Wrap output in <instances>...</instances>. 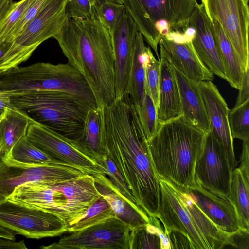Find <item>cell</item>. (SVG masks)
I'll return each instance as SVG.
<instances>
[{"label": "cell", "instance_id": "6da1fadb", "mask_svg": "<svg viewBox=\"0 0 249 249\" xmlns=\"http://www.w3.org/2000/svg\"><path fill=\"white\" fill-rule=\"evenodd\" d=\"M102 144L123 177L137 205L157 217L160 187L150 157L147 138L135 105L127 94L103 108Z\"/></svg>", "mask_w": 249, "mask_h": 249}, {"label": "cell", "instance_id": "7a4b0ae2", "mask_svg": "<svg viewBox=\"0 0 249 249\" xmlns=\"http://www.w3.org/2000/svg\"><path fill=\"white\" fill-rule=\"evenodd\" d=\"M68 63L89 84L97 107L116 99L115 58L110 31L95 18H67L55 36Z\"/></svg>", "mask_w": 249, "mask_h": 249}, {"label": "cell", "instance_id": "3957f363", "mask_svg": "<svg viewBox=\"0 0 249 249\" xmlns=\"http://www.w3.org/2000/svg\"><path fill=\"white\" fill-rule=\"evenodd\" d=\"M206 134L187 123L182 116L159 125L147 140L157 176L177 186H196L195 166Z\"/></svg>", "mask_w": 249, "mask_h": 249}, {"label": "cell", "instance_id": "277c9868", "mask_svg": "<svg viewBox=\"0 0 249 249\" xmlns=\"http://www.w3.org/2000/svg\"><path fill=\"white\" fill-rule=\"evenodd\" d=\"M101 196L94 177L86 174L55 184L27 182L16 187L7 200L53 213L67 224L83 213Z\"/></svg>", "mask_w": 249, "mask_h": 249}, {"label": "cell", "instance_id": "5b68a950", "mask_svg": "<svg viewBox=\"0 0 249 249\" xmlns=\"http://www.w3.org/2000/svg\"><path fill=\"white\" fill-rule=\"evenodd\" d=\"M11 101L34 121L71 140L81 136L89 110L96 107L77 96L55 90L12 91Z\"/></svg>", "mask_w": 249, "mask_h": 249}, {"label": "cell", "instance_id": "8992f818", "mask_svg": "<svg viewBox=\"0 0 249 249\" xmlns=\"http://www.w3.org/2000/svg\"><path fill=\"white\" fill-rule=\"evenodd\" d=\"M124 5L158 59L160 40L184 33L198 4L196 0H116Z\"/></svg>", "mask_w": 249, "mask_h": 249}, {"label": "cell", "instance_id": "52a82bcc", "mask_svg": "<svg viewBox=\"0 0 249 249\" xmlns=\"http://www.w3.org/2000/svg\"><path fill=\"white\" fill-rule=\"evenodd\" d=\"M59 91L81 98L96 106L92 91L84 77L69 64L38 62L17 66L0 74V90Z\"/></svg>", "mask_w": 249, "mask_h": 249}, {"label": "cell", "instance_id": "ba28073f", "mask_svg": "<svg viewBox=\"0 0 249 249\" xmlns=\"http://www.w3.org/2000/svg\"><path fill=\"white\" fill-rule=\"evenodd\" d=\"M67 0H47L0 61V74L27 60L44 41L56 36L67 18Z\"/></svg>", "mask_w": 249, "mask_h": 249}, {"label": "cell", "instance_id": "9c48e42d", "mask_svg": "<svg viewBox=\"0 0 249 249\" xmlns=\"http://www.w3.org/2000/svg\"><path fill=\"white\" fill-rule=\"evenodd\" d=\"M210 20H216L229 40L243 71L249 69L248 0H201Z\"/></svg>", "mask_w": 249, "mask_h": 249}, {"label": "cell", "instance_id": "30bf717a", "mask_svg": "<svg viewBox=\"0 0 249 249\" xmlns=\"http://www.w3.org/2000/svg\"><path fill=\"white\" fill-rule=\"evenodd\" d=\"M132 229L117 216L83 230L69 232L43 249H130Z\"/></svg>", "mask_w": 249, "mask_h": 249}, {"label": "cell", "instance_id": "8fae6325", "mask_svg": "<svg viewBox=\"0 0 249 249\" xmlns=\"http://www.w3.org/2000/svg\"><path fill=\"white\" fill-rule=\"evenodd\" d=\"M0 226L32 239L58 236L67 232L66 223L57 215L8 200L0 204Z\"/></svg>", "mask_w": 249, "mask_h": 249}, {"label": "cell", "instance_id": "7c38bea8", "mask_svg": "<svg viewBox=\"0 0 249 249\" xmlns=\"http://www.w3.org/2000/svg\"><path fill=\"white\" fill-rule=\"evenodd\" d=\"M86 174L75 168L62 165L25 166L14 160L10 153L0 160V204L7 200L16 187L25 182L40 181L55 184Z\"/></svg>", "mask_w": 249, "mask_h": 249}, {"label": "cell", "instance_id": "4fadbf2b", "mask_svg": "<svg viewBox=\"0 0 249 249\" xmlns=\"http://www.w3.org/2000/svg\"><path fill=\"white\" fill-rule=\"evenodd\" d=\"M26 136L37 148L69 166L91 175L98 173L107 175L106 169L76 147L72 140L44 125L34 121Z\"/></svg>", "mask_w": 249, "mask_h": 249}, {"label": "cell", "instance_id": "5bb4252c", "mask_svg": "<svg viewBox=\"0 0 249 249\" xmlns=\"http://www.w3.org/2000/svg\"><path fill=\"white\" fill-rule=\"evenodd\" d=\"M232 170L218 142L210 132L206 133L195 166L196 182L212 193L228 198Z\"/></svg>", "mask_w": 249, "mask_h": 249}, {"label": "cell", "instance_id": "9a60e30c", "mask_svg": "<svg viewBox=\"0 0 249 249\" xmlns=\"http://www.w3.org/2000/svg\"><path fill=\"white\" fill-rule=\"evenodd\" d=\"M160 199L157 217L163 225L164 231H178L187 236L194 249H211L205 237L198 229L170 182L158 177Z\"/></svg>", "mask_w": 249, "mask_h": 249}, {"label": "cell", "instance_id": "2e32d148", "mask_svg": "<svg viewBox=\"0 0 249 249\" xmlns=\"http://www.w3.org/2000/svg\"><path fill=\"white\" fill-rule=\"evenodd\" d=\"M198 86L205 104L210 132L220 145L231 168L233 170L236 167L237 162L229 125L228 105L212 81L201 82Z\"/></svg>", "mask_w": 249, "mask_h": 249}, {"label": "cell", "instance_id": "e0dca14e", "mask_svg": "<svg viewBox=\"0 0 249 249\" xmlns=\"http://www.w3.org/2000/svg\"><path fill=\"white\" fill-rule=\"evenodd\" d=\"M137 27L125 10L111 32L115 58L116 98L122 97L127 84L134 57Z\"/></svg>", "mask_w": 249, "mask_h": 249}, {"label": "cell", "instance_id": "ac0fdd59", "mask_svg": "<svg viewBox=\"0 0 249 249\" xmlns=\"http://www.w3.org/2000/svg\"><path fill=\"white\" fill-rule=\"evenodd\" d=\"M160 58L167 61L175 69L196 84L213 81V73L203 63L192 41L177 42L162 38L159 43Z\"/></svg>", "mask_w": 249, "mask_h": 249}, {"label": "cell", "instance_id": "d6986e66", "mask_svg": "<svg viewBox=\"0 0 249 249\" xmlns=\"http://www.w3.org/2000/svg\"><path fill=\"white\" fill-rule=\"evenodd\" d=\"M196 183V186L191 188L177 187L190 196L198 208L219 229L228 234L238 231L240 229L238 216L228 198L220 197Z\"/></svg>", "mask_w": 249, "mask_h": 249}, {"label": "cell", "instance_id": "ffe728a7", "mask_svg": "<svg viewBox=\"0 0 249 249\" xmlns=\"http://www.w3.org/2000/svg\"><path fill=\"white\" fill-rule=\"evenodd\" d=\"M189 24L196 31L192 41L198 57L213 74L226 80L224 65L213 34L210 21L201 4H198L193 12Z\"/></svg>", "mask_w": 249, "mask_h": 249}, {"label": "cell", "instance_id": "44dd1931", "mask_svg": "<svg viewBox=\"0 0 249 249\" xmlns=\"http://www.w3.org/2000/svg\"><path fill=\"white\" fill-rule=\"evenodd\" d=\"M173 68L180 93L182 116L196 128L206 133L209 132V118L198 84Z\"/></svg>", "mask_w": 249, "mask_h": 249}, {"label": "cell", "instance_id": "7402d4cb", "mask_svg": "<svg viewBox=\"0 0 249 249\" xmlns=\"http://www.w3.org/2000/svg\"><path fill=\"white\" fill-rule=\"evenodd\" d=\"M160 78L157 108L159 125L182 115L180 93L172 66L160 58Z\"/></svg>", "mask_w": 249, "mask_h": 249}, {"label": "cell", "instance_id": "603a6c76", "mask_svg": "<svg viewBox=\"0 0 249 249\" xmlns=\"http://www.w3.org/2000/svg\"><path fill=\"white\" fill-rule=\"evenodd\" d=\"M100 195L110 204L116 216L128 224L132 230L150 223L149 217L139 208L132 206L119 193L110 178L98 173L92 175Z\"/></svg>", "mask_w": 249, "mask_h": 249}, {"label": "cell", "instance_id": "cb8c5ba5", "mask_svg": "<svg viewBox=\"0 0 249 249\" xmlns=\"http://www.w3.org/2000/svg\"><path fill=\"white\" fill-rule=\"evenodd\" d=\"M103 108L96 107L89 110L82 135L78 139L72 140L76 147L101 166L103 157L107 155L102 144L104 125Z\"/></svg>", "mask_w": 249, "mask_h": 249}, {"label": "cell", "instance_id": "d4e9b609", "mask_svg": "<svg viewBox=\"0 0 249 249\" xmlns=\"http://www.w3.org/2000/svg\"><path fill=\"white\" fill-rule=\"evenodd\" d=\"M33 121L17 107L6 108L0 112V160L9 155L14 145L26 136L29 126Z\"/></svg>", "mask_w": 249, "mask_h": 249}, {"label": "cell", "instance_id": "484cf974", "mask_svg": "<svg viewBox=\"0 0 249 249\" xmlns=\"http://www.w3.org/2000/svg\"><path fill=\"white\" fill-rule=\"evenodd\" d=\"M144 41L142 35L138 31L132 66L124 92L129 96L136 107L140 106L145 96V61L150 48L145 46Z\"/></svg>", "mask_w": 249, "mask_h": 249}, {"label": "cell", "instance_id": "4316f807", "mask_svg": "<svg viewBox=\"0 0 249 249\" xmlns=\"http://www.w3.org/2000/svg\"><path fill=\"white\" fill-rule=\"evenodd\" d=\"M172 185L175 188L182 202L189 212L196 225L209 244L211 249L224 248L226 245L228 234L219 229L207 217L187 192L176 186Z\"/></svg>", "mask_w": 249, "mask_h": 249}, {"label": "cell", "instance_id": "83f0119b", "mask_svg": "<svg viewBox=\"0 0 249 249\" xmlns=\"http://www.w3.org/2000/svg\"><path fill=\"white\" fill-rule=\"evenodd\" d=\"M210 21L213 34L224 65L226 81L231 87L239 89L244 71L241 63L218 23L214 19Z\"/></svg>", "mask_w": 249, "mask_h": 249}, {"label": "cell", "instance_id": "f1b7e54d", "mask_svg": "<svg viewBox=\"0 0 249 249\" xmlns=\"http://www.w3.org/2000/svg\"><path fill=\"white\" fill-rule=\"evenodd\" d=\"M170 249V244L157 217L145 226L131 230L130 249Z\"/></svg>", "mask_w": 249, "mask_h": 249}, {"label": "cell", "instance_id": "f546056e", "mask_svg": "<svg viewBox=\"0 0 249 249\" xmlns=\"http://www.w3.org/2000/svg\"><path fill=\"white\" fill-rule=\"evenodd\" d=\"M249 181L240 169L232 170L231 190L228 199L233 205L240 228L249 230Z\"/></svg>", "mask_w": 249, "mask_h": 249}, {"label": "cell", "instance_id": "4dcf8cb0", "mask_svg": "<svg viewBox=\"0 0 249 249\" xmlns=\"http://www.w3.org/2000/svg\"><path fill=\"white\" fill-rule=\"evenodd\" d=\"M11 155L14 160L27 167L50 165L68 166L37 148L29 140L26 136L22 138L14 145Z\"/></svg>", "mask_w": 249, "mask_h": 249}, {"label": "cell", "instance_id": "1f68e13d", "mask_svg": "<svg viewBox=\"0 0 249 249\" xmlns=\"http://www.w3.org/2000/svg\"><path fill=\"white\" fill-rule=\"evenodd\" d=\"M116 216L110 204L101 196L83 213L66 224L67 232H72L80 231Z\"/></svg>", "mask_w": 249, "mask_h": 249}, {"label": "cell", "instance_id": "d6a6232c", "mask_svg": "<svg viewBox=\"0 0 249 249\" xmlns=\"http://www.w3.org/2000/svg\"><path fill=\"white\" fill-rule=\"evenodd\" d=\"M228 119L233 139L249 141V99L229 109Z\"/></svg>", "mask_w": 249, "mask_h": 249}, {"label": "cell", "instance_id": "836d02e7", "mask_svg": "<svg viewBox=\"0 0 249 249\" xmlns=\"http://www.w3.org/2000/svg\"><path fill=\"white\" fill-rule=\"evenodd\" d=\"M125 8L116 0H96L94 5V18L111 32Z\"/></svg>", "mask_w": 249, "mask_h": 249}, {"label": "cell", "instance_id": "e575fe53", "mask_svg": "<svg viewBox=\"0 0 249 249\" xmlns=\"http://www.w3.org/2000/svg\"><path fill=\"white\" fill-rule=\"evenodd\" d=\"M160 63L157 60L151 49L148 52L145 61L144 92L148 95L156 107L158 106L160 78Z\"/></svg>", "mask_w": 249, "mask_h": 249}, {"label": "cell", "instance_id": "d590c367", "mask_svg": "<svg viewBox=\"0 0 249 249\" xmlns=\"http://www.w3.org/2000/svg\"><path fill=\"white\" fill-rule=\"evenodd\" d=\"M32 0L14 2L0 21V45L6 42L16 25L20 19Z\"/></svg>", "mask_w": 249, "mask_h": 249}, {"label": "cell", "instance_id": "8d00e7d4", "mask_svg": "<svg viewBox=\"0 0 249 249\" xmlns=\"http://www.w3.org/2000/svg\"><path fill=\"white\" fill-rule=\"evenodd\" d=\"M143 130L147 140L153 136L158 128L157 109L151 97L145 96L140 106H135Z\"/></svg>", "mask_w": 249, "mask_h": 249}, {"label": "cell", "instance_id": "74e56055", "mask_svg": "<svg viewBox=\"0 0 249 249\" xmlns=\"http://www.w3.org/2000/svg\"><path fill=\"white\" fill-rule=\"evenodd\" d=\"M103 159L101 165L106 169L107 172L106 175L110 178L120 194L132 206L140 208L137 205L134 197L123 177L110 159L107 155L103 157Z\"/></svg>", "mask_w": 249, "mask_h": 249}, {"label": "cell", "instance_id": "f35d334b", "mask_svg": "<svg viewBox=\"0 0 249 249\" xmlns=\"http://www.w3.org/2000/svg\"><path fill=\"white\" fill-rule=\"evenodd\" d=\"M47 0H32L22 17L14 28L7 42H11L19 36L37 15Z\"/></svg>", "mask_w": 249, "mask_h": 249}, {"label": "cell", "instance_id": "ab89813d", "mask_svg": "<svg viewBox=\"0 0 249 249\" xmlns=\"http://www.w3.org/2000/svg\"><path fill=\"white\" fill-rule=\"evenodd\" d=\"M96 0H67V17L82 19L94 18V5Z\"/></svg>", "mask_w": 249, "mask_h": 249}, {"label": "cell", "instance_id": "60d3db41", "mask_svg": "<svg viewBox=\"0 0 249 249\" xmlns=\"http://www.w3.org/2000/svg\"><path fill=\"white\" fill-rule=\"evenodd\" d=\"M166 236L170 249H194L193 244L189 239L181 232L174 231L169 230L164 231Z\"/></svg>", "mask_w": 249, "mask_h": 249}, {"label": "cell", "instance_id": "b9f144b4", "mask_svg": "<svg viewBox=\"0 0 249 249\" xmlns=\"http://www.w3.org/2000/svg\"><path fill=\"white\" fill-rule=\"evenodd\" d=\"M249 230L240 228L234 232L228 234L226 245H231L233 247L249 249Z\"/></svg>", "mask_w": 249, "mask_h": 249}, {"label": "cell", "instance_id": "7bdbcfd3", "mask_svg": "<svg viewBox=\"0 0 249 249\" xmlns=\"http://www.w3.org/2000/svg\"><path fill=\"white\" fill-rule=\"evenodd\" d=\"M239 93L234 107L241 105L249 99V69L243 71Z\"/></svg>", "mask_w": 249, "mask_h": 249}, {"label": "cell", "instance_id": "ee69618b", "mask_svg": "<svg viewBox=\"0 0 249 249\" xmlns=\"http://www.w3.org/2000/svg\"><path fill=\"white\" fill-rule=\"evenodd\" d=\"M249 141H243L241 164L239 169L245 179L249 181Z\"/></svg>", "mask_w": 249, "mask_h": 249}, {"label": "cell", "instance_id": "f6af8a7d", "mask_svg": "<svg viewBox=\"0 0 249 249\" xmlns=\"http://www.w3.org/2000/svg\"><path fill=\"white\" fill-rule=\"evenodd\" d=\"M24 240L16 241L0 237V249H27Z\"/></svg>", "mask_w": 249, "mask_h": 249}, {"label": "cell", "instance_id": "bcb514c9", "mask_svg": "<svg viewBox=\"0 0 249 249\" xmlns=\"http://www.w3.org/2000/svg\"><path fill=\"white\" fill-rule=\"evenodd\" d=\"M12 91L0 90V112L5 108L14 109L16 108L11 103V95Z\"/></svg>", "mask_w": 249, "mask_h": 249}, {"label": "cell", "instance_id": "7dc6e473", "mask_svg": "<svg viewBox=\"0 0 249 249\" xmlns=\"http://www.w3.org/2000/svg\"><path fill=\"white\" fill-rule=\"evenodd\" d=\"M13 2V0H0V21L6 14Z\"/></svg>", "mask_w": 249, "mask_h": 249}, {"label": "cell", "instance_id": "c3c4849f", "mask_svg": "<svg viewBox=\"0 0 249 249\" xmlns=\"http://www.w3.org/2000/svg\"><path fill=\"white\" fill-rule=\"evenodd\" d=\"M15 234L12 231L0 226V237L15 240Z\"/></svg>", "mask_w": 249, "mask_h": 249}, {"label": "cell", "instance_id": "681fc988", "mask_svg": "<svg viewBox=\"0 0 249 249\" xmlns=\"http://www.w3.org/2000/svg\"><path fill=\"white\" fill-rule=\"evenodd\" d=\"M11 42H5L0 45V61L5 55L11 46Z\"/></svg>", "mask_w": 249, "mask_h": 249}, {"label": "cell", "instance_id": "f907efd6", "mask_svg": "<svg viewBox=\"0 0 249 249\" xmlns=\"http://www.w3.org/2000/svg\"></svg>", "mask_w": 249, "mask_h": 249}, {"label": "cell", "instance_id": "816d5d0a", "mask_svg": "<svg viewBox=\"0 0 249 249\" xmlns=\"http://www.w3.org/2000/svg\"><path fill=\"white\" fill-rule=\"evenodd\" d=\"M249 1V0H248Z\"/></svg>", "mask_w": 249, "mask_h": 249}]
</instances>
